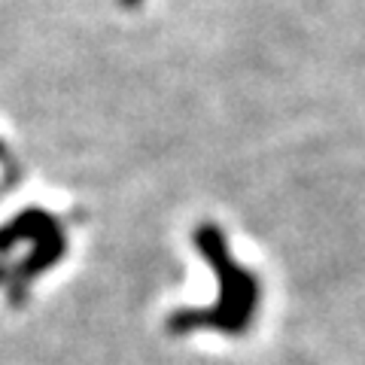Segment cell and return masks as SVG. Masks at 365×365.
I'll use <instances>...</instances> for the list:
<instances>
[{
    "mask_svg": "<svg viewBox=\"0 0 365 365\" xmlns=\"http://www.w3.org/2000/svg\"><path fill=\"white\" fill-rule=\"evenodd\" d=\"M198 244L204 250V256L210 259V265L216 268L220 277V302L210 311H201L198 317H189V326H210L220 332H244L253 323L256 304H259V283L247 268L235 265L232 256L225 250V237L220 228L204 225L198 232Z\"/></svg>",
    "mask_w": 365,
    "mask_h": 365,
    "instance_id": "obj_1",
    "label": "cell"
},
{
    "mask_svg": "<svg viewBox=\"0 0 365 365\" xmlns=\"http://www.w3.org/2000/svg\"><path fill=\"white\" fill-rule=\"evenodd\" d=\"M128 4H137V0H128Z\"/></svg>",
    "mask_w": 365,
    "mask_h": 365,
    "instance_id": "obj_2",
    "label": "cell"
}]
</instances>
